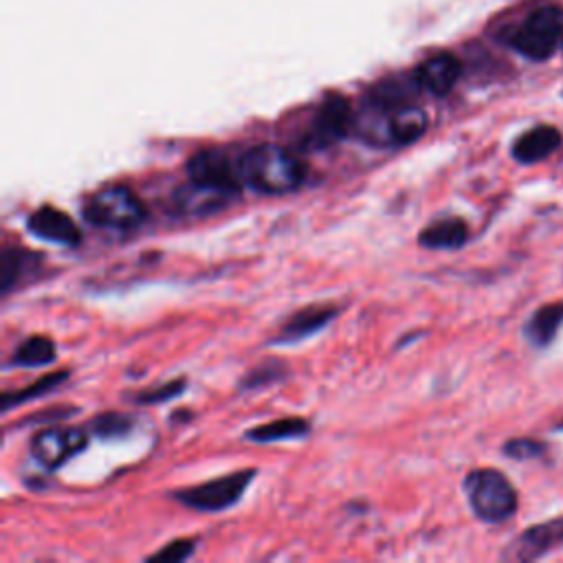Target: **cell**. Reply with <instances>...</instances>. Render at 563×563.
Wrapping results in <instances>:
<instances>
[{"label": "cell", "instance_id": "6da1fadb", "mask_svg": "<svg viewBox=\"0 0 563 563\" xmlns=\"http://www.w3.org/2000/svg\"><path fill=\"white\" fill-rule=\"evenodd\" d=\"M240 172L247 188L269 196L291 194L306 181V166L302 161L273 143L249 148L240 156Z\"/></svg>", "mask_w": 563, "mask_h": 563}, {"label": "cell", "instance_id": "7a4b0ae2", "mask_svg": "<svg viewBox=\"0 0 563 563\" xmlns=\"http://www.w3.org/2000/svg\"><path fill=\"white\" fill-rule=\"evenodd\" d=\"M464 496L473 515L485 524H504L517 511V491L498 469H473L464 477Z\"/></svg>", "mask_w": 563, "mask_h": 563}, {"label": "cell", "instance_id": "3957f363", "mask_svg": "<svg viewBox=\"0 0 563 563\" xmlns=\"http://www.w3.org/2000/svg\"><path fill=\"white\" fill-rule=\"evenodd\" d=\"M507 44L533 62H546L563 47V8H539L507 34Z\"/></svg>", "mask_w": 563, "mask_h": 563}, {"label": "cell", "instance_id": "277c9868", "mask_svg": "<svg viewBox=\"0 0 563 563\" xmlns=\"http://www.w3.org/2000/svg\"><path fill=\"white\" fill-rule=\"evenodd\" d=\"M82 216L93 227L130 231L148 218V212H145V205L139 201V196L130 188L108 185V188H102L100 192H95L85 203Z\"/></svg>", "mask_w": 563, "mask_h": 563}, {"label": "cell", "instance_id": "5b68a950", "mask_svg": "<svg viewBox=\"0 0 563 563\" xmlns=\"http://www.w3.org/2000/svg\"><path fill=\"white\" fill-rule=\"evenodd\" d=\"M256 469H243L235 473H227L222 477L203 482V485L179 489L172 494L177 502L199 513H220L235 507L245 498L249 485L256 477Z\"/></svg>", "mask_w": 563, "mask_h": 563}, {"label": "cell", "instance_id": "8992f818", "mask_svg": "<svg viewBox=\"0 0 563 563\" xmlns=\"http://www.w3.org/2000/svg\"><path fill=\"white\" fill-rule=\"evenodd\" d=\"M188 177L201 188H209L222 194H238L243 190V172H240V156L235 158L225 148H207L190 156Z\"/></svg>", "mask_w": 563, "mask_h": 563}, {"label": "cell", "instance_id": "52a82bcc", "mask_svg": "<svg viewBox=\"0 0 563 563\" xmlns=\"http://www.w3.org/2000/svg\"><path fill=\"white\" fill-rule=\"evenodd\" d=\"M355 128V113L346 98L331 95L324 104L319 106L310 128L302 137L299 145L304 150H327L348 137Z\"/></svg>", "mask_w": 563, "mask_h": 563}, {"label": "cell", "instance_id": "ba28073f", "mask_svg": "<svg viewBox=\"0 0 563 563\" xmlns=\"http://www.w3.org/2000/svg\"><path fill=\"white\" fill-rule=\"evenodd\" d=\"M89 447V434L82 427H47L31 438V453L47 471H55Z\"/></svg>", "mask_w": 563, "mask_h": 563}, {"label": "cell", "instance_id": "9c48e42d", "mask_svg": "<svg viewBox=\"0 0 563 563\" xmlns=\"http://www.w3.org/2000/svg\"><path fill=\"white\" fill-rule=\"evenodd\" d=\"M27 231L44 243H53V245H62V247H79L82 245V231L75 225V220L64 214L57 207L44 205L40 209H36L29 218H27Z\"/></svg>", "mask_w": 563, "mask_h": 563}, {"label": "cell", "instance_id": "30bf717a", "mask_svg": "<svg viewBox=\"0 0 563 563\" xmlns=\"http://www.w3.org/2000/svg\"><path fill=\"white\" fill-rule=\"evenodd\" d=\"M460 75H462V64L453 53H436L417 66L412 82L417 89L434 98H445L453 91Z\"/></svg>", "mask_w": 563, "mask_h": 563}, {"label": "cell", "instance_id": "8fae6325", "mask_svg": "<svg viewBox=\"0 0 563 563\" xmlns=\"http://www.w3.org/2000/svg\"><path fill=\"white\" fill-rule=\"evenodd\" d=\"M561 543H563V515L524 530L515 541L509 543L502 556L509 561H535L546 556L552 548Z\"/></svg>", "mask_w": 563, "mask_h": 563}, {"label": "cell", "instance_id": "7c38bea8", "mask_svg": "<svg viewBox=\"0 0 563 563\" xmlns=\"http://www.w3.org/2000/svg\"><path fill=\"white\" fill-rule=\"evenodd\" d=\"M337 312H340V308H335L331 304L306 306L286 319V324L282 327V331L278 333V337L271 344H276V346L299 344V342L317 335L319 331H324L337 317Z\"/></svg>", "mask_w": 563, "mask_h": 563}, {"label": "cell", "instance_id": "4fadbf2b", "mask_svg": "<svg viewBox=\"0 0 563 563\" xmlns=\"http://www.w3.org/2000/svg\"><path fill=\"white\" fill-rule=\"evenodd\" d=\"M563 137L561 130L548 124L533 126L530 130L522 132L513 145H511V156L522 166H535L539 161H546L550 154H554L561 145Z\"/></svg>", "mask_w": 563, "mask_h": 563}, {"label": "cell", "instance_id": "5bb4252c", "mask_svg": "<svg viewBox=\"0 0 563 563\" xmlns=\"http://www.w3.org/2000/svg\"><path fill=\"white\" fill-rule=\"evenodd\" d=\"M466 240H469V225L458 216L434 220L419 233V245L423 249H434V252L460 249L466 245Z\"/></svg>", "mask_w": 563, "mask_h": 563}, {"label": "cell", "instance_id": "9a60e30c", "mask_svg": "<svg viewBox=\"0 0 563 563\" xmlns=\"http://www.w3.org/2000/svg\"><path fill=\"white\" fill-rule=\"evenodd\" d=\"M563 327V302L539 306L524 324V337L533 348H548Z\"/></svg>", "mask_w": 563, "mask_h": 563}, {"label": "cell", "instance_id": "2e32d148", "mask_svg": "<svg viewBox=\"0 0 563 563\" xmlns=\"http://www.w3.org/2000/svg\"><path fill=\"white\" fill-rule=\"evenodd\" d=\"M310 434V423L304 419H282L267 425H258L245 434L249 443H280V440H299Z\"/></svg>", "mask_w": 563, "mask_h": 563}, {"label": "cell", "instance_id": "e0dca14e", "mask_svg": "<svg viewBox=\"0 0 563 563\" xmlns=\"http://www.w3.org/2000/svg\"><path fill=\"white\" fill-rule=\"evenodd\" d=\"M55 361V344L44 335L25 340L12 355L10 366L14 368H44Z\"/></svg>", "mask_w": 563, "mask_h": 563}, {"label": "cell", "instance_id": "ac0fdd59", "mask_svg": "<svg viewBox=\"0 0 563 563\" xmlns=\"http://www.w3.org/2000/svg\"><path fill=\"white\" fill-rule=\"evenodd\" d=\"M36 260L38 256L29 252L5 247L3 254H0V295H10Z\"/></svg>", "mask_w": 563, "mask_h": 563}, {"label": "cell", "instance_id": "d6986e66", "mask_svg": "<svg viewBox=\"0 0 563 563\" xmlns=\"http://www.w3.org/2000/svg\"><path fill=\"white\" fill-rule=\"evenodd\" d=\"M66 379H68V372H53V374H44L42 379H38L36 383H31L29 387H25L21 392H5L3 394V412H10L18 404H27V400H31V398L49 394Z\"/></svg>", "mask_w": 563, "mask_h": 563}, {"label": "cell", "instance_id": "ffe728a7", "mask_svg": "<svg viewBox=\"0 0 563 563\" xmlns=\"http://www.w3.org/2000/svg\"><path fill=\"white\" fill-rule=\"evenodd\" d=\"M286 376V368L284 363L280 361H265L256 368H252L243 379H240L238 387L240 389H263V387H269L278 381H282Z\"/></svg>", "mask_w": 563, "mask_h": 563}, {"label": "cell", "instance_id": "44dd1931", "mask_svg": "<svg viewBox=\"0 0 563 563\" xmlns=\"http://www.w3.org/2000/svg\"><path fill=\"white\" fill-rule=\"evenodd\" d=\"M135 423L130 417L126 414H119V412H108V414H102L98 419H93L91 423V432L104 440H119V438H126L130 432H132Z\"/></svg>", "mask_w": 563, "mask_h": 563}, {"label": "cell", "instance_id": "7402d4cb", "mask_svg": "<svg viewBox=\"0 0 563 563\" xmlns=\"http://www.w3.org/2000/svg\"><path fill=\"white\" fill-rule=\"evenodd\" d=\"M185 385L188 381L185 379H177V381H170V383H164L158 387H152L148 392H141L137 394L132 400L137 406H158V404H168V400L181 396L185 392Z\"/></svg>", "mask_w": 563, "mask_h": 563}, {"label": "cell", "instance_id": "603a6c76", "mask_svg": "<svg viewBox=\"0 0 563 563\" xmlns=\"http://www.w3.org/2000/svg\"><path fill=\"white\" fill-rule=\"evenodd\" d=\"M504 456H509L511 460H537L541 456H546L548 445H543L541 440H533V438H513L502 447Z\"/></svg>", "mask_w": 563, "mask_h": 563}, {"label": "cell", "instance_id": "cb8c5ba5", "mask_svg": "<svg viewBox=\"0 0 563 563\" xmlns=\"http://www.w3.org/2000/svg\"><path fill=\"white\" fill-rule=\"evenodd\" d=\"M194 552H196V541H194V539H177V541H170L168 546L161 548L158 552L150 554L148 561L181 563V561H188Z\"/></svg>", "mask_w": 563, "mask_h": 563}]
</instances>
